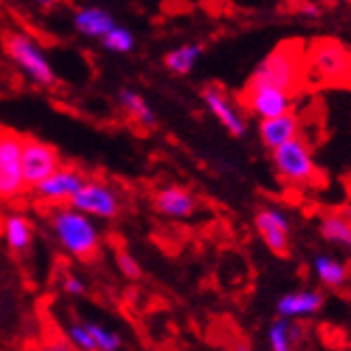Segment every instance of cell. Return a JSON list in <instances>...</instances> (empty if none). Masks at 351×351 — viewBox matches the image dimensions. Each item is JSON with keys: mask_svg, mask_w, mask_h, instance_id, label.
<instances>
[{"mask_svg": "<svg viewBox=\"0 0 351 351\" xmlns=\"http://www.w3.org/2000/svg\"><path fill=\"white\" fill-rule=\"evenodd\" d=\"M84 326L90 332V337H93L97 351H121V347H123V339H121L119 332L106 328L97 322H84Z\"/></svg>", "mask_w": 351, "mask_h": 351, "instance_id": "obj_23", "label": "cell"}, {"mask_svg": "<svg viewBox=\"0 0 351 351\" xmlns=\"http://www.w3.org/2000/svg\"><path fill=\"white\" fill-rule=\"evenodd\" d=\"M69 207L84 213L88 218L114 220L121 213V198L117 190L108 186V183L88 179L82 186V190L69 201Z\"/></svg>", "mask_w": 351, "mask_h": 351, "instance_id": "obj_7", "label": "cell"}, {"mask_svg": "<svg viewBox=\"0 0 351 351\" xmlns=\"http://www.w3.org/2000/svg\"><path fill=\"white\" fill-rule=\"evenodd\" d=\"M154 207L160 216L171 220H188L196 213V196L183 186H164L154 196Z\"/></svg>", "mask_w": 351, "mask_h": 351, "instance_id": "obj_14", "label": "cell"}, {"mask_svg": "<svg viewBox=\"0 0 351 351\" xmlns=\"http://www.w3.org/2000/svg\"><path fill=\"white\" fill-rule=\"evenodd\" d=\"M306 78V50L298 39L278 43L261 63L254 67L246 86H267L295 95Z\"/></svg>", "mask_w": 351, "mask_h": 351, "instance_id": "obj_1", "label": "cell"}, {"mask_svg": "<svg viewBox=\"0 0 351 351\" xmlns=\"http://www.w3.org/2000/svg\"><path fill=\"white\" fill-rule=\"evenodd\" d=\"M73 26L80 35L101 41L117 26V22L112 13L101 7H82L73 13Z\"/></svg>", "mask_w": 351, "mask_h": 351, "instance_id": "obj_17", "label": "cell"}, {"mask_svg": "<svg viewBox=\"0 0 351 351\" xmlns=\"http://www.w3.org/2000/svg\"><path fill=\"white\" fill-rule=\"evenodd\" d=\"M254 228L271 254L276 256L289 254V248H291V222H289V216L280 207L265 205L261 209H256Z\"/></svg>", "mask_w": 351, "mask_h": 351, "instance_id": "obj_9", "label": "cell"}, {"mask_svg": "<svg viewBox=\"0 0 351 351\" xmlns=\"http://www.w3.org/2000/svg\"><path fill=\"white\" fill-rule=\"evenodd\" d=\"M86 181L88 177L80 169H75V166H60L54 175L39 183L35 188V194L39 201L48 205H69V201L82 190Z\"/></svg>", "mask_w": 351, "mask_h": 351, "instance_id": "obj_13", "label": "cell"}, {"mask_svg": "<svg viewBox=\"0 0 351 351\" xmlns=\"http://www.w3.org/2000/svg\"><path fill=\"white\" fill-rule=\"evenodd\" d=\"M5 52L11 56L15 65L28 75L30 80L41 84V86H54L56 84V73L50 65L48 56L43 54L39 43L22 33H9L3 39Z\"/></svg>", "mask_w": 351, "mask_h": 351, "instance_id": "obj_5", "label": "cell"}, {"mask_svg": "<svg viewBox=\"0 0 351 351\" xmlns=\"http://www.w3.org/2000/svg\"><path fill=\"white\" fill-rule=\"evenodd\" d=\"M300 136V119L295 112H287L274 119L258 121V138H261L263 147L269 151L278 149L287 143Z\"/></svg>", "mask_w": 351, "mask_h": 351, "instance_id": "obj_15", "label": "cell"}, {"mask_svg": "<svg viewBox=\"0 0 351 351\" xmlns=\"http://www.w3.org/2000/svg\"><path fill=\"white\" fill-rule=\"evenodd\" d=\"M201 97L205 108L216 117L218 123L226 130L228 136L233 138H243L248 134V121L243 117L241 108L231 99V95L218 84H207L201 90Z\"/></svg>", "mask_w": 351, "mask_h": 351, "instance_id": "obj_10", "label": "cell"}, {"mask_svg": "<svg viewBox=\"0 0 351 351\" xmlns=\"http://www.w3.org/2000/svg\"><path fill=\"white\" fill-rule=\"evenodd\" d=\"M35 3H37L41 9H54V7H56V0H35Z\"/></svg>", "mask_w": 351, "mask_h": 351, "instance_id": "obj_30", "label": "cell"}, {"mask_svg": "<svg viewBox=\"0 0 351 351\" xmlns=\"http://www.w3.org/2000/svg\"><path fill=\"white\" fill-rule=\"evenodd\" d=\"M65 334H67L69 343L75 349H78V351H97L95 341H93V337H90V332L86 330L84 322H73V324H69L67 330H65Z\"/></svg>", "mask_w": 351, "mask_h": 351, "instance_id": "obj_25", "label": "cell"}, {"mask_svg": "<svg viewBox=\"0 0 351 351\" xmlns=\"http://www.w3.org/2000/svg\"><path fill=\"white\" fill-rule=\"evenodd\" d=\"M60 169L58 151L33 136H24L22 145V175L28 190H35L41 181L54 175Z\"/></svg>", "mask_w": 351, "mask_h": 351, "instance_id": "obj_8", "label": "cell"}, {"mask_svg": "<svg viewBox=\"0 0 351 351\" xmlns=\"http://www.w3.org/2000/svg\"><path fill=\"white\" fill-rule=\"evenodd\" d=\"M271 169L280 177V181L289 183V186H306L317 177V162L304 138H293L278 149H274L269 154Z\"/></svg>", "mask_w": 351, "mask_h": 351, "instance_id": "obj_4", "label": "cell"}, {"mask_svg": "<svg viewBox=\"0 0 351 351\" xmlns=\"http://www.w3.org/2000/svg\"><path fill=\"white\" fill-rule=\"evenodd\" d=\"M117 99H119V106L125 110V114L132 121H136V123L147 128V130L156 128V123H158L156 110L151 108L149 101L138 93V90H134L130 86H123V88H119Z\"/></svg>", "mask_w": 351, "mask_h": 351, "instance_id": "obj_18", "label": "cell"}, {"mask_svg": "<svg viewBox=\"0 0 351 351\" xmlns=\"http://www.w3.org/2000/svg\"><path fill=\"white\" fill-rule=\"evenodd\" d=\"M339 3H347V5H351V0H339Z\"/></svg>", "mask_w": 351, "mask_h": 351, "instance_id": "obj_32", "label": "cell"}, {"mask_svg": "<svg viewBox=\"0 0 351 351\" xmlns=\"http://www.w3.org/2000/svg\"><path fill=\"white\" fill-rule=\"evenodd\" d=\"M235 351H254V349H250V347H246V345H237Z\"/></svg>", "mask_w": 351, "mask_h": 351, "instance_id": "obj_31", "label": "cell"}, {"mask_svg": "<svg viewBox=\"0 0 351 351\" xmlns=\"http://www.w3.org/2000/svg\"><path fill=\"white\" fill-rule=\"evenodd\" d=\"M267 347L269 351H295L291 341V322L280 317H274L267 326Z\"/></svg>", "mask_w": 351, "mask_h": 351, "instance_id": "obj_22", "label": "cell"}, {"mask_svg": "<svg viewBox=\"0 0 351 351\" xmlns=\"http://www.w3.org/2000/svg\"><path fill=\"white\" fill-rule=\"evenodd\" d=\"M293 99L295 95L285 93V90H278V88H267V86H243L239 95L243 110H248L258 121L293 112Z\"/></svg>", "mask_w": 351, "mask_h": 351, "instance_id": "obj_11", "label": "cell"}, {"mask_svg": "<svg viewBox=\"0 0 351 351\" xmlns=\"http://www.w3.org/2000/svg\"><path fill=\"white\" fill-rule=\"evenodd\" d=\"M349 84H351V82H349Z\"/></svg>", "mask_w": 351, "mask_h": 351, "instance_id": "obj_34", "label": "cell"}, {"mask_svg": "<svg viewBox=\"0 0 351 351\" xmlns=\"http://www.w3.org/2000/svg\"><path fill=\"white\" fill-rule=\"evenodd\" d=\"M203 56L201 43H183L164 54V67L175 75H188L194 71L198 58Z\"/></svg>", "mask_w": 351, "mask_h": 351, "instance_id": "obj_21", "label": "cell"}, {"mask_svg": "<svg viewBox=\"0 0 351 351\" xmlns=\"http://www.w3.org/2000/svg\"><path fill=\"white\" fill-rule=\"evenodd\" d=\"M50 226L60 248L73 258L86 261V258L97 254L101 237L93 218L75 211L69 205H60L54 207L50 213Z\"/></svg>", "mask_w": 351, "mask_h": 351, "instance_id": "obj_2", "label": "cell"}, {"mask_svg": "<svg viewBox=\"0 0 351 351\" xmlns=\"http://www.w3.org/2000/svg\"><path fill=\"white\" fill-rule=\"evenodd\" d=\"M22 145L24 136L0 128V201H11L28 190L22 175Z\"/></svg>", "mask_w": 351, "mask_h": 351, "instance_id": "obj_6", "label": "cell"}, {"mask_svg": "<svg viewBox=\"0 0 351 351\" xmlns=\"http://www.w3.org/2000/svg\"><path fill=\"white\" fill-rule=\"evenodd\" d=\"M41 351H78L75 349L71 343H67V341H52V343H48L45 345Z\"/></svg>", "mask_w": 351, "mask_h": 351, "instance_id": "obj_29", "label": "cell"}, {"mask_svg": "<svg viewBox=\"0 0 351 351\" xmlns=\"http://www.w3.org/2000/svg\"><path fill=\"white\" fill-rule=\"evenodd\" d=\"M298 11L308 20H319L324 15V7L317 0H298Z\"/></svg>", "mask_w": 351, "mask_h": 351, "instance_id": "obj_28", "label": "cell"}, {"mask_svg": "<svg viewBox=\"0 0 351 351\" xmlns=\"http://www.w3.org/2000/svg\"><path fill=\"white\" fill-rule=\"evenodd\" d=\"M101 45L108 52H114V54H130L136 45V39H134V33L125 26H114L108 35L101 39Z\"/></svg>", "mask_w": 351, "mask_h": 351, "instance_id": "obj_24", "label": "cell"}, {"mask_svg": "<svg viewBox=\"0 0 351 351\" xmlns=\"http://www.w3.org/2000/svg\"><path fill=\"white\" fill-rule=\"evenodd\" d=\"M319 235L330 246L351 252V220L345 218L343 213H324L319 218Z\"/></svg>", "mask_w": 351, "mask_h": 351, "instance_id": "obj_20", "label": "cell"}, {"mask_svg": "<svg viewBox=\"0 0 351 351\" xmlns=\"http://www.w3.org/2000/svg\"><path fill=\"white\" fill-rule=\"evenodd\" d=\"M3 237L13 252L24 254L33 243V224L22 213H9L3 218Z\"/></svg>", "mask_w": 351, "mask_h": 351, "instance_id": "obj_19", "label": "cell"}, {"mask_svg": "<svg viewBox=\"0 0 351 351\" xmlns=\"http://www.w3.org/2000/svg\"><path fill=\"white\" fill-rule=\"evenodd\" d=\"M114 258H117V267H119V271L123 274L125 278H130V280H138V278L143 276V267H141V263L136 261V258H134L128 250H117Z\"/></svg>", "mask_w": 351, "mask_h": 351, "instance_id": "obj_26", "label": "cell"}, {"mask_svg": "<svg viewBox=\"0 0 351 351\" xmlns=\"http://www.w3.org/2000/svg\"><path fill=\"white\" fill-rule=\"evenodd\" d=\"M306 78L319 84H349L351 52L337 39H315L306 50Z\"/></svg>", "mask_w": 351, "mask_h": 351, "instance_id": "obj_3", "label": "cell"}, {"mask_svg": "<svg viewBox=\"0 0 351 351\" xmlns=\"http://www.w3.org/2000/svg\"><path fill=\"white\" fill-rule=\"evenodd\" d=\"M63 291L73 295V298H80V295L86 293V285H84V280L80 276H75V274L69 271L63 276Z\"/></svg>", "mask_w": 351, "mask_h": 351, "instance_id": "obj_27", "label": "cell"}, {"mask_svg": "<svg viewBox=\"0 0 351 351\" xmlns=\"http://www.w3.org/2000/svg\"><path fill=\"white\" fill-rule=\"evenodd\" d=\"M313 274L322 289H328V291H341L349 285V276L351 269L345 261L341 258L319 252L313 256Z\"/></svg>", "mask_w": 351, "mask_h": 351, "instance_id": "obj_16", "label": "cell"}, {"mask_svg": "<svg viewBox=\"0 0 351 351\" xmlns=\"http://www.w3.org/2000/svg\"><path fill=\"white\" fill-rule=\"evenodd\" d=\"M349 285H351V276H349Z\"/></svg>", "mask_w": 351, "mask_h": 351, "instance_id": "obj_33", "label": "cell"}, {"mask_svg": "<svg viewBox=\"0 0 351 351\" xmlns=\"http://www.w3.org/2000/svg\"><path fill=\"white\" fill-rule=\"evenodd\" d=\"M326 306V293L322 289L304 287V289H293L278 295L274 311L276 317L287 319V322H302V319H313Z\"/></svg>", "mask_w": 351, "mask_h": 351, "instance_id": "obj_12", "label": "cell"}]
</instances>
